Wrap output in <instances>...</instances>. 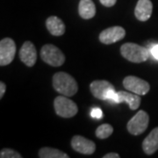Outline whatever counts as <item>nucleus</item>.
I'll list each match as a JSON object with an SVG mask.
<instances>
[{
    "instance_id": "nucleus-1",
    "label": "nucleus",
    "mask_w": 158,
    "mask_h": 158,
    "mask_svg": "<svg viewBox=\"0 0 158 158\" xmlns=\"http://www.w3.org/2000/svg\"><path fill=\"white\" fill-rule=\"evenodd\" d=\"M54 89L66 97H72L77 94L78 85L72 76L66 72H57L52 79Z\"/></svg>"
},
{
    "instance_id": "nucleus-2",
    "label": "nucleus",
    "mask_w": 158,
    "mask_h": 158,
    "mask_svg": "<svg viewBox=\"0 0 158 158\" xmlns=\"http://www.w3.org/2000/svg\"><path fill=\"white\" fill-rule=\"evenodd\" d=\"M120 54L125 59H127L129 62L134 63H141L148 59L150 51L138 44L127 42L121 46Z\"/></svg>"
},
{
    "instance_id": "nucleus-3",
    "label": "nucleus",
    "mask_w": 158,
    "mask_h": 158,
    "mask_svg": "<svg viewBox=\"0 0 158 158\" xmlns=\"http://www.w3.org/2000/svg\"><path fill=\"white\" fill-rule=\"evenodd\" d=\"M42 61L53 67H60L65 62V56L60 48L53 44H46L40 49Z\"/></svg>"
},
{
    "instance_id": "nucleus-4",
    "label": "nucleus",
    "mask_w": 158,
    "mask_h": 158,
    "mask_svg": "<svg viewBox=\"0 0 158 158\" xmlns=\"http://www.w3.org/2000/svg\"><path fill=\"white\" fill-rule=\"evenodd\" d=\"M54 107L57 115L62 118H71L78 112L77 104L64 95L56 98Z\"/></svg>"
},
{
    "instance_id": "nucleus-5",
    "label": "nucleus",
    "mask_w": 158,
    "mask_h": 158,
    "mask_svg": "<svg viewBox=\"0 0 158 158\" xmlns=\"http://www.w3.org/2000/svg\"><path fill=\"white\" fill-rule=\"evenodd\" d=\"M149 116L144 111H139L127 122V131L133 135H140L144 133L148 127Z\"/></svg>"
},
{
    "instance_id": "nucleus-6",
    "label": "nucleus",
    "mask_w": 158,
    "mask_h": 158,
    "mask_svg": "<svg viewBox=\"0 0 158 158\" xmlns=\"http://www.w3.org/2000/svg\"><path fill=\"white\" fill-rule=\"evenodd\" d=\"M125 89L138 95H146L150 90V85L147 81L135 76H127L123 80Z\"/></svg>"
},
{
    "instance_id": "nucleus-7",
    "label": "nucleus",
    "mask_w": 158,
    "mask_h": 158,
    "mask_svg": "<svg viewBox=\"0 0 158 158\" xmlns=\"http://www.w3.org/2000/svg\"><path fill=\"white\" fill-rule=\"evenodd\" d=\"M16 55V44L11 38H4L0 41V65L10 64Z\"/></svg>"
},
{
    "instance_id": "nucleus-8",
    "label": "nucleus",
    "mask_w": 158,
    "mask_h": 158,
    "mask_svg": "<svg viewBox=\"0 0 158 158\" xmlns=\"http://www.w3.org/2000/svg\"><path fill=\"white\" fill-rule=\"evenodd\" d=\"M126 31L121 27H111L102 31L99 34V40L103 44L110 45L117 42L120 40L124 39Z\"/></svg>"
},
{
    "instance_id": "nucleus-9",
    "label": "nucleus",
    "mask_w": 158,
    "mask_h": 158,
    "mask_svg": "<svg viewBox=\"0 0 158 158\" xmlns=\"http://www.w3.org/2000/svg\"><path fill=\"white\" fill-rule=\"evenodd\" d=\"M71 147L83 155H92L96 150V144L84 136L75 135L71 139Z\"/></svg>"
},
{
    "instance_id": "nucleus-10",
    "label": "nucleus",
    "mask_w": 158,
    "mask_h": 158,
    "mask_svg": "<svg viewBox=\"0 0 158 158\" xmlns=\"http://www.w3.org/2000/svg\"><path fill=\"white\" fill-rule=\"evenodd\" d=\"M19 58L25 65L33 67L37 61V50L31 41H25L19 50Z\"/></svg>"
},
{
    "instance_id": "nucleus-11",
    "label": "nucleus",
    "mask_w": 158,
    "mask_h": 158,
    "mask_svg": "<svg viewBox=\"0 0 158 158\" xmlns=\"http://www.w3.org/2000/svg\"><path fill=\"white\" fill-rule=\"evenodd\" d=\"M90 90L91 94L96 98L106 100L108 92L111 90H114V86L106 80H95L90 85Z\"/></svg>"
},
{
    "instance_id": "nucleus-12",
    "label": "nucleus",
    "mask_w": 158,
    "mask_h": 158,
    "mask_svg": "<svg viewBox=\"0 0 158 158\" xmlns=\"http://www.w3.org/2000/svg\"><path fill=\"white\" fill-rule=\"evenodd\" d=\"M153 4L150 0H139L135 9V16L140 21H147L151 17Z\"/></svg>"
},
{
    "instance_id": "nucleus-13",
    "label": "nucleus",
    "mask_w": 158,
    "mask_h": 158,
    "mask_svg": "<svg viewBox=\"0 0 158 158\" xmlns=\"http://www.w3.org/2000/svg\"><path fill=\"white\" fill-rule=\"evenodd\" d=\"M142 149L146 155H153L158 150V127L149 133L142 142Z\"/></svg>"
},
{
    "instance_id": "nucleus-14",
    "label": "nucleus",
    "mask_w": 158,
    "mask_h": 158,
    "mask_svg": "<svg viewBox=\"0 0 158 158\" xmlns=\"http://www.w3.org/2000/svg\"><path fill=\"white\" fill-rule=\"evenodd\" d=\"M46 27L48 32L54 36H62L65 33V25L60 18L50 16L46 20Z\"/></svg>"
},
{
    "instance_id": "nucleus-15",
    "label": "nucleus",
    "mask_w": 158,
    "mask_h": 158,
    "mask_svg": "<svg viewBox=\"0 0 158 158\" xmlns=\"http://www.w3.org/2000/svg\"><path fill=\"white\" fill-rule=\"evenodd\" d=\"M118 102H127L128 104V106L131 110H137L141 105V98L140 95L135 93H131V91H118Z\"/></svg>"
},
{
    "instance_id": "nucleus-16",
    "label": "nucleus",
    "mask_w": 158,
    "mask_h": 158,
    "mask_svg": "<svg viewBox=\"0 0 158 158\" xmlns=\"http://www.w3.org/2000/svg\"><path fill=\"white\" fill-rule=\"evenodd\" d=\"M80 17L84 19H90L96 14V6L92 0H80L78 5Z\"/></svg>"
},
{
    "instance_id": "nucleus-17",
    "label": "nucleus",
    "mask_w": 158,
    "mask_h": 158,
    "mask_svg": "<svg viewBox=\"0 0 158 158\" xmlns=\"http://www.w3.org/2000/svg\"><path fill=\"white\" fill-rule=\"evenodd\" d=\"M38 156L40 158H69L66 153L62 152L61 150L54 148L44 147L41 148L39 150Z\"/></svg>"
},
{
    "instance_id": "nucleus-18",
    "label": "nucleus",
    "mask_w": 158,
    "mask_h": 158,
    "mask_svg": "<svg viewBox=\"0 0 158 158\" xmlns=\"http://www.w3.org/2000/svg\"><path fill=\"white\" fill-rule=\"evenodd\" d=\"M113 133V127L110 124L100 125L96 130V136L98 139H107Z\"/></svg>"
},
{
    "instance_id": "nucleus-19",
    "label": "nucleus",
    "mask_w": 158,
    "mask_h": 158,
    "mask_svg": "<svg viewBox=\"0 0 158 158\" xmlns=\"http://www.w3.org/2000/svg\"><path fill=\"white\" fill-rule=\"evenodd\" d=\"M1 158H22V156L11 148H3L0 152Z\"/></svg>"
},
{
    "instance_id": "nucleus-20",
    "label": "nucleus",
    "mask_w": 158,
    "mask_h": 158,
    "mask_svg": "<svg viewBox=\"0 0 158 158\" xmlns=\"http://www.w3.org/2000/svg\"><path fill=\"white\" fill-rule=\"evenodd\" d=\"M90 116L92 117V118H103V112H102L101 109H99V108H93L92 110H91V112H90Z\"/></svg>"
},
{
    "instance_id": "nucleus-21",
    "label": "nucleus",
    "mask_w": 158,
    "mask_h": 158,
    "mask_svg": "<svg viewBox=\"0 0 158 158\" xmlns=\"http://www.w3.org/2000/svg\"><path fill=\"white\" fill-rule=\"evenodd\" d=\"M150 54L152 55V56L158 61V43L154 44L150 48Z\"/></svg>"
},
{
    "instance_id": "nucleus-22",
    "label": "nucleus",
    "mask_w": 158,
    "mask_h": 158,
    "mask_svg": "<svg viewBox=\"0 0 158 158\" xmlns=\"http://www.w3.org/2000/svg\"><path fill=\"white\" fill-rule=\"evenodd\" d=\"M99 1H100L102 5L106 6V7H112L117 2V0H99Z\"/></svg>"
},
{
    "instance_id": "nucleus-23",
    "label": "nucleus",
    "mask_w": 158,
    "mask_h": 158,
    "mask_svg": "<svg viewBox=\"0 0 158 158\" xmlns=\"http://www.w3.org/2000/svg\"><path fill=\"white\" fill-rule=\"evenodd\" d=\"M6 86L4 82H0V98H2L6 93Z\"/></svg>"
},
{
    "instance_id": "nucleus-24",
    "label": "nucleus",
    "mask_w": 158,
    "mask_h": 158,
    "mask_svg": "<svg viewBox=\"0 0 158 158\" xmlns=\"http://www.w3.org/2000/svg\"><path fill=\"white\" fill-rule=\"evenodd\" d=\"M104 158H119V156H118V154L117 153H108L106 155H105Z\"/></svg>"
}]
</instances>
